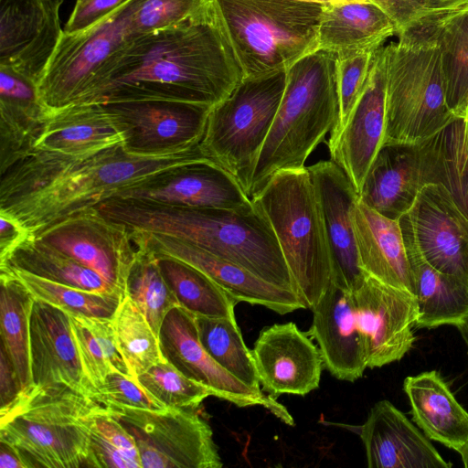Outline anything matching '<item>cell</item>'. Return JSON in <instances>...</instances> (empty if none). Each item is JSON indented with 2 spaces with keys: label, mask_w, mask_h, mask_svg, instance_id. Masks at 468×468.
Instances as JSON below:
<instances>
[{
  "label": "cell",
  "mask_w": 468,
  "mask_h": 468,
  "mask_svg": "<svg viewBox=\"0 0 468 468\" xmlns=\"http://www.w3.org/2000/svg\"><path fill=\"white\" fill-rule=\"evenodd\" d=\"M64 0H0V66L38 83L64 30Z\"/></svg>",
  "instance_id": "obj_16"
},
{
  "label": "cell",
  "mask_w": 468,
  "mask_h": 468,
  "mask_svg": "<svg viewBox=\"0 0 468 468\" xmlns=\"http://www.w3.org/2000/svg\"><path fill=\"white\" fill-rule=\"evenodd\" d=\"M423 18L435 31L441 50L445 100L454 116L468 109V7L452 12H428Z\"/></svg>",
  "instance_id": "obj_34"
},
{
  "label": "cell",
  "mask_w": 468,
  "mask_h": 468,
  "mask_svg": "<svg viewBox=\"0 0 468 468\" xmlns=\"http://www.w3.org/2000/svg\"><path fill=\"white\" fill-rule=\"evenodd\" d=\"M428 12H451L468 7V0H424Z\"/></svg>",
  "instance_id": "obj_54"
},
{
  "label": "cell",
  "mask_w": 468,
  "mask_h": 468,
  "mask_svg": "<svg viewBox=\"0 0 468 468\" xmlns=\"http://www.w3.org/2000/svg\"><path fill=\"white\" fill-rule=\"evenodd\" d=\"M205 158L200 146L164 156L131 154L122 144L85 156L34 150L0 175V212L35 236L121 191Z\"/></svg>",
  "instance_id": "obj_2"
},
{
  "label": "cell",
  "mask_w": 468,
  "mask_h": 468,
  "mask_svg": "<svg viewBox=\"0 0 468 468\" xmlns=\"http://www.w3.org/2000/svg\"><path fill=\"white\" fill-rule=\"evenodd\" d=\"M139 384L159 403L169 409L196 410L214 392L162 359L136 378Z\"/></svg>",
  "instance_id": "obj_43"
},
{
  "label": "cell",
  "mask_w": 468,
  "mask_h": 468,
  "mask_svg": "<svg viewBox=\"0 0 468 468\" xmlns=\"http://www.w3.org/2000/svg\"><path fill=\"white\" fill-rule=\"evenodd\" d=\"M211 0H138L130 18L133 38L176 26L204 9Z\"/></svg>",
  "instance_id": "obj_44"
},
{
  "label": "cell",
  "mask_w": 468,
  "mask_h": 468,
  "mask_svg": "<svg viewBox=\"0 0 468 468\" xmlns=\"http://www.w3.org/2000/svg\"><path fill=\"white\" fill-rule=\"evenodd\" d=\"M271 224L305 308L313 309L332 278L327 237L307 167L274 174L251 197Z\"/></svg>",
  "instance_id": "obj_7"
},
{
  "label": "cell",
  "mask_w": 468,
  "mask_h": 468,
  "mask_svg": "<svg viewBox=\"0 0 468 468\" xmlns=\"http://www.w3.org/2000/svg\"><path fill=\"white\" fill-rule=\"evenodd\" d=\"M33 237L96 271L125 295L128 275L137 256L126 225L91 207L64 218Z\"/></svg>",
  "instance_id": "obj_13"
},
{
  "label": "cell",
  "mask_w": 468,
  "mask_h": 468,
  "mask_svg": "<svg viewBox=\"0 0 468 468\" xmlns=\"http://www.w3.org/2000/svg\"><path fill=\"white\" fill-rule=\"evenodd\" d=\"M130 230L138 249L154 256L174 258L198 269L238 303L261 305L279 314L305 309L294 292L271 284L244 268L197 246L160 233Z\"/></svg>",
  "instance_id": "obj_17"
},
{
  "label": "cell",
  "mask_w": 468,
  "mask_h": 468,
  "mask_svg": "<svg viewBox=\"0 0 468 468\" xmlns=\"http://www.w3.org/2000/svg\"><path fill=\"white\" fill-rule=\"evenodd\" d=\"M403 390L413 421L429 439L456 452L468 441V411L438 371L407 377Z\"/></svg>",
  "instance_id": "obj_31"
},
{
  "label": "cell",
  "mask_w": 468,
  "mask_h": 468,
  "mask_svg": "<svg viewBox=\"0 0 468 468\" xmlns=\"http://www.w3.org/2000/svg\"><path fill=\"white\" fill-rule=\"evenodd\" d=\"M30 237L31 234L17 219L0 212V262L6 261Z\"/></svg>",
  "instance_id": "obj_51"
},
{
  "label": "cell",
  "mask_w": 468,
  "mask_h": 468,
  "mask_svg": "<svg viewBox=\"0 0 468 468\" xmlns=\"http://www.w3.org/2000/svg\"><path fill=\"white\" fill-rule=\"evenodd\" d=\"M376 50L350 51L337 54L336 83L339 113L336 124L331 131L330 135L335 134L343 128L358 101L367 82Z\"/></svg>",
  "instance_id": "obj_45"
},
{
  "label": "cell",
  "mask_w": 468,
  "mask_h": 468,
  "mask_svg": "<svg viewBox=\"0 0 468 468\" xmlns=\"http://www.w3.org/2000/svg\"><path fill=\"white\" fill-rule=\"evenodd\" d=\"M369 468H450L429 438L390 401H378L356 427Z\"/></svg>",
  "instance_id": "obj_24"
},
{
  "label": "cell",
  "mask_w": 468,
  "mask_h": 468,
  "mask_svg": "<svg viewBox=\"0 0 468 468\" xmlns=\"http://www.w3.org/2000/svg\"><path fill=\"white\" fill-rule=\"evenodd\" d=\"M97 208L132 229L189 242L297 295L274 231L253 202L239 209H227L112 197Z\"/></svg>",
  "instance_id": "obj_3"
},
{
  "label": "cell",
  "mask_w": 468,
  "mask_h": 468,
  "mask_svg": "<svg viewBox=\"0 0 468 468\" xmlns=\"http://www.w3.org/2000/svg\"><path fill=\"white\" fill-rule=\"evenodd\" d=\"M87 1H89V0H76V5H81V4L86 3Z\"/></svg>",
  "instance_id": "obj_58"
},
{
  "label": "cell",
  "mask_w": 468,
  "mask_h": 468,
  "mask_svg": "<svg viewBox=\"0 0 468 468\" xmlns=\"http://www.w3.org/2000/svg\"><path fill=\"white\" fill-rule=\"evenodd\" d=\"M418 147L425 185L444 186L468 218V125L465 116H455Z\"/></svg>",
  "instance_id": "obj_33"
},
{
  "label": "cell",
  "mask_w": 468,
  "mask_h": 468,
  "mask_svg": "<svg viewBox=\"0 0 468 468\" xmlns=\"http://www.w3.org/2000/svg\"><path fill=\"white\" fill-rule=\"evenodd\" d=\"M352 294L367 367L400 360L416 339V297L367 275Z\"/></svg>",
  "instance_id": "obj_15"
},
{
  "label": "cell",
  "mask_w": 468,
  "mask_h": 468,
  "mask_svg": "<svg viewBox=\"0 0 468 468\" xmlns=\"http://www.w3.org/2000/svg\"><path fill=\"white\" fill-rule=\"evenodd\" d=\"M114 197L190 207L239 209L252 200L238 181L209 158L180 166Z\"/></svg>",
  "instance_id": "obj_23"
},
{
  "label": "cell",
  "mask_w": 468,
  "mask_h": 468,
  "mask_svg": "<svg viewBox=\"0 0 468 468\" xmlns=\"http://www.w3.org/2000/svg\"><path fill=\"white\" fill-rule=\"evenodd\" d=\"M158 339L164 359L188 378L210 388L216 398L238 407H263L283 423L294 425L286 407L262 390L249 388L209 356L199 342L195 316L189 311L180 305L170 310Z\"/></svg>",
  "instance_id": "obj_14"
},
{
  "label": "cell",
  "mask_w": 468,
  "mask_h": 468,
  "mask_svg": "<svg viewBox=\"0 0 468 468\" xmlns=\"http://www.w3.org/2000/svg\"><path fill=\"white\" fill-rule=\"evenodd\" d=\"M194 316L199 342L209 356L249 388L262 390L252 351L246 346L236 318Z\"/></svg>",
  "instance_id": "obj_38"
},
{
  "label": "cell",
  "mask_w": 468,
  "mask_h": 468,
  "mask_svg": "<svg viewBox=\"0 0 468 468\" xmlns=\"http://www.w3.org/2000/svg\"><path fill=\"white\" fill-rule=\"evenodd\" d=\"M0 271L1 347L11 359L24 391L33 386L30 374L29 325L35 298L9 270L0 269Z\"/></svg>",
  "instance_id": "obj_36"
},
{
  "label": "cell",
  "mask_w": 468,
  "mask_h": 468,
  "mask_svg": "<svg viewBox=\"0 0 468 468\" xmlns=\"http://www.w3.org/2000/svg\"><path fill=\"white\" fill-rule=\"evenodd\" d=\"M386 127L385 46L373 55L363 91L346 124L328 140L331 160L359 194L367 174L383 145Z\"/></svg>",
  "instance_id": "obj_19"
},
{
  "label": "cell",
  "mask_w": 468,
  "mask_h": 468,
  "mask_svg": "<svg viewBox=\"0 0 468 468\" xmlns=\"http://www.w3.org/2000/svg\"><path fill=\"white\" fill-rule=\"evenodd\" d=\"M98 404L65 385H33L0 412V439L27 468H96L87 417Z\"/></svg>",
  "instance_id": "obj_5"
},
{
  "label": "cell",
  "mask_w": 468,
  "mask_h": 468,
  "mask_svg": "<svg viewBox=\"0 0 468 468\" xmlns=\"http://www.w3.org/2000/svg\"><path fill=\"white\" fill-rule=\"evenodd\" d=\"M350 216L358 263L363 272L415 296V277L399 219L381 215L359 197Z\"/></svg>",
  "instance_id": "obj_25"
},
{
  "label": "cell",
  "mask_w": 468,
  "mask_h": 468,
  "mask_svg": "<svg viewBox=\"0 0 468 468\" xmlns=\"http://www.w3.org/2000/svg\"><path fill=\"white\" fill-rule=\"evenodd\" d=\"M0 269L9 270L35 299L58 307L72 315L112 318L122 299L116 294L79 289L11 267H0Z\"/></svg>",
  "instance_id": "obj_41"
},
{
  "label": "cell",
  "mask_w": 468,
  "mask_h": 468,
  "mask_svg": "<svg viewBox=\"0 0 468 468\" xmlns=\"http://www.w3.org/2000/svg\"><path fill=\"white\" fill-rule=\"evenodd\" d=\"M302 1H308V2H311L310 0H302Z\"/></svg>",
  "instance_id": "obj_60"
},
{
  "label": "cell",
  "mask_w": 468,
  "mask_h": 468,
  "mask_svg": "<svg viewBox=\"0 0 468 468\" xmlns=\"http://www.w3.org/2000/svg\"><path fill=\"white\" fill-rule=\"evenodd\" d=\"M0 468H27L19 452L0 439Z\"/></svg>",
  "instance_id": "obj_53"
},
{
  "label": "cell",
  "mask_w": 468,
  "mask_h": 468,
  "mask_svg": "<svg viewBox=\"0 0 468 468\" xmlns=\"http://www.w3.org/2000/svg\"><path fill=\"white\" fill-rule=\"evenodd\" d=\"M424 186L418 144H388L378 153L358 197L381 215L399 219Z\"/></svg>",
  "instance_id": "obj_28"
},
{
  "label": "cell",
  "mask_w": 468,
  "mask_h": 468,
  "mask_svg": "<svg viewBox=\"0 0 468 468\" xmlns=\"http://www.w3.org/2000/svg\"><path fill=\"white\" fill-rule=\"evenodd\" d=\"M251 351L261 386L270 394L304 396L319 388L321 353L294 323L263 328Z\"/></svg>",
  "instance_id": "obj_20"
},
{
  "label": "cell",
  "mask_w": 468,
  "mask_h": 468,
  "mask_svg": "<svg viewBox=\"0 0 468 468\" xmlns=\"http://www.w3.org/2000/svg\"><path fill=\"white\" fill-rule=\"evenodd\" d=\"M123 135L124 150L139 156L181 154L199 146L212 106L165 100L102 103Z\"/></svg>",
  "instance_id": "obj_12"
},
{
  "label": "cell",
  "mask_w": 468,
  "mask_h": 468,
  "mask_svg": "<svg viewBox=\"0 0 468 468\" xmlns=\"http://www.w3.org/2000/svg\"><path fill=\"white\" fill-rule=\"evenodd\" d=\"M48 112L37 84L24 75L0 72V175L34 151Z\"/></svg>",
  "instance_id": "obj_29"
},
{
  "label": "cell",
  "mask_w": 468,
  "mask_h": 468,
  "mask_svg": "<svg viewBox=\"0 0 468 468\" xmlns=\"http://www.w3.org/2000/svg\"><path fill=\"white\" fill-rule=\"evenodd\" d=\"M118 348L133 378L162 360L159 339L147 319L125 295L112 318Z\"/></svg>",
  "instance_id": "obj_40"
},
{
  "label": "cell",
  "mask_w": 468,
  "mask_h": 468,
  "mask_svg": "<svg viewBox=\"0 0 468 468\" xmlns=\"http://www.w3.org/2000/svg\"><path fill=\"white\" fill-rule=\"evenodd\" d=\"M133 437L142 468H221L209 424L191 409L105 407Z\"/></svg>",
  "instance_id": "obj_11"
},
{
  "label": "cell",
  "mask_w": 468,
  "mask_h": 468,
  "mask_svg": "<svg viewBox=\"0 0 468 468\" xmlns=\"http://www.w3.org/2000/svg\"><path fill=\"white\" fill-rule=\"evenodd\" d=\"M69 319L83 371L96 388L113 370L132 377L118 348L112 318L69 314Z\"/></svg>",
  "instance_id": "obj_39"
},
{
  "label": "cell",
  "mask_w": 468,
  "mask_h": 468,
  "mask_svg": "<svg viewBox=\"0 0 468 468\" xmlns=\"http://www.w3.org/2000/svg\"><path fill=\"white\" fill-rule=\"evenodd\" d=\"M14 365L5 351L0 349V412L7 410L22 393Z\"/></svg>",
  "instance_id": "obj_52"
},
{
  "label": "cell",
  "mask_w": 468,
  "mask_h": 468,
  "mask_svg": "<svg viewBox=\"0 0 468 468\" xmlns=\"http://www.w3.org/2000/svg\"><path fill=\"white\" fill-rule=\"evenodd\" d=\"M129 0H89L75 5L63 30L66 34L84 31L115 12Z\"/></svg>",
  "instance_id": "obj_48"
},
{
  "label": "cell",
  "mask_w": 468,
  "mask_h": 468,
  "mask_svg": "<svg viewBox=\"0 0 468 468\" xmlns=\"http://www.w3.org/2000/svg\"><path fill=\"white\" fill-rule=\"evenodd\" d=\"M399 219L433 268L468 283V218L444 186H424Z\"/></svg>",
  "instance_id": "obj_18"
},
{
  "label": "cell",
  "mask_w": 468,
  "mask_h": 468,
  "mask_svg": "<svg viewBox=\"0 0 468 468\" xmlns=\"http://www.w3.org/2000/svg\"><path fill=\"white\" fill-rule=\"evenodd\" d=\"M308 335L318 344L324 366L339 380L355 382L367 368L353 294L330 283L311 309Z\"/></svg>",
  "instance_id": "obj_26"
},
{
  "label": "cell",
  "mask_w": 468,
  "mask_h": 468,
  "mask_svg": "<svg viewBox=\"0 0 468 468\" xmlns=\"http://www.w3.org/2000/svg\"><path fill=\"white\" fill-rule=\"evenodd\" d=\"M123 144V135L102 103H81L48 114L34 150L69 156L91 155Z\"/></svg>",
  "instance_id": "obj_27"
},
{
  "label": "cell",
  "mask_w": 468,
  "mask_h": 468,
  "mask_svg": "<svg viewBox=\"0 0 468 468\" xmlns=\"http://www.w3.org/2000/svg\"><path fill=\"white\" fill-rule=\"evenodd\" d=\"M0 267L22 270L79 289L125 296L96 271L33 236L24 241L6 261L0 262Z\"/></svg>",
  "instance_id": "obj_35"
},
{
  "label": "cell",
  "mask_w": 468,
  "mask_h": 468,
  "mask_svg": "<svg viewBox=\"0 0 468 468\" xmlns=\"http://www.w3.org/2000/svg\"><path fill=\"white\" fill-rule=\"evenodd\" d=\"M327 237L335 286L353 292L366 274L361 270L350 211L358 193L346 173L331 159L307 166Z\"/></svg>",
  "instance_id": "obj_21"
},
{
  "label": "cell",
  "mask_w": 468,
  "mask_h": 468,
  "mask_svg": "<svg viewBox=\"0 0 468 468\" xmlns=\"http://www.w3.org/2000/svg\"><path fill=\"white\" fill-rule=\"evenodd\" d=\"M464 467L468 468V441L458 451Z\"/></svg>",
  "instance_id": "obj_56"
},
{
  "label": "cell",
  "mask_w": 468,
  "mask_h": 468,
  "mask_svg": "<svg viewBox=\"0 0 468 468\" xmlns=\"http://www.w3.org/2000/svg\"><path fill=\"white\" fill-rule=\"evenodd\" d=\"M155 257L181 307L197 315L236 318L234 307L238 302L207 275L179 260Z\"/></svg>",
  "instance_id": "obj_37"
},
{
  "label": "cell",
  "mask_w": 468,
  "mask_h": 468,
  "mask_svg": "<svg viewBox=\"0 0 468 468\" xmlns=\"http://www.w3.org/2000/svg\"><path fill=\"white\" fill-rule=\"evenodd\" d=\"M399 221L415 277V328L460 327L468 319V283L433 268L422 256L407 225Z\"/></svg>",
  "instance_id": "obj_32"
},
{
  "label": "cell",
  "mask_w": 468,
  "mask_h": 468,
  "mask_svg": "<svg viewBox=\"0 0 468 468\" xmlns=\"http://www.w3.org/2000/svg\"><path fill=\"white\" fill-rule=\"evenodd\" d=\"M87 422L90 429L98 432L124 454L141 463L133 437L108 409L98 404L88 415Z\"/></svg>",
  "instance_id": "obj_47"
},
{
  "label": "cell",
  "mask_w": 468,
  "mask_h": 468,
  "mask_svg": "<svg viewBox=\"0 0 468 468\" xmlns=\"http://www.w3.org/2000/svg\"><path fill=\"white\" fill-rule=\"evenodd\" d=\"M244 78L287 70L318 50L324 5L302 0H213Z\"/></svg>",
  "instance_id": "obj_8"
},
{
  "label": "cell",
  "mask_w": 468,
  "mask_h": 468,
  "mask_svg": "<svg viewBox=\"0 0 468 468\" xmlns=\"http://www.w3.org/2000/svg\"><path fill=\"white\" fill-rule=\"evenodd\" d=\"M90 432L96 468H142L140 463L124 454L98 432L91 429Z\"/></svg>",
  "instance_id": "obj_49"
},
{
  "label": "cell",
  "mask_w": 468,
  "mask_h": 468,
  "mask_svg": "<svg viewBox=\"0 0 468 468\" xmlns=\"http://www.w3.org/2000/svg\"><path fill=\"white\" fill-rule=\"evenodd\" d=\"M398 38V42L385 46L383 145H415L433 135L455 116L445 100L441 50L434 29L409 26Z\"/></svg>",
  "instance_id": "obj_6"
},
{
  "label": "cell",
  "mask_w": 468,
  "mask_h": 468,
  "mask_svg": "<svg viewBox=\"0 0 468 468\" xmlns=\"http://www.w3.org/2000/svg\"><path fill=\"white\" fill-rule=\"evenodd\" d=\"M311 2L318 3L321 5L337 4L349 0H310Z\"/></svg>",
  "instance_id": "obj_57"
},
{
  "label": "cell",
  "mask_w": 468,
  "mask_h": 468,
  "mask_svg": "<svg viewBox=\"0 0 468 468\" xmlns=\"http://www.w3.org/2000/svg\"><path fill=\"white\" fill-rule=\"evenodd\" d=\"M398 33L393 19L370 0L324 5L318 27V49L336 55L374 51Z\"/></svg>",
  "instance_id": "obj_30"
},
{
  "label": "cell",
  "mask_w": 468,
  "mask_h": 468,
  "mask_svg": "<svg viewBox=\"0 0 468 468\" xmlns=\"http://www.w3.org/2000/svg\"><path fill=\"white\" fill-rule=\"evenodd\" d=\"M465 118H466L467 125H468V109H467V112H466V114H465Z\"/></svg>",
  "instance_id": "obj_59"
},
{
  "label": "cell",
  "mask_w": 468,
  "mask_h": 468,
  "mask_svg": "<svg viewBox=\"0 0 468 468\" xmlns=\"http://www.w3.org/2000/svg\"><path fill=\"white\" fill-rule=\"evenodd\" d=\"M125 295L144 314L157 336L168 312L179 305L160 271L157 258L138 248L126 282Z\"/></svg>",
  "instance_id": "obj_42"
},
{
  "label": "cell",
  "mask_w": 468,
  "mask_h": 468,
  "mask_svg": "<svg viewBox=\"0 0 468 468\" xmlns=\"http://www.w3.org/2000/svg\"><path fill=\"white\" fill-rule=\"evenodd\" d=\"M370 1L378 5L393 19L399 29L398 35L428 12L424 0Z\"/></svg>",
  "instance_id": "obj_50"
},
{
  "label": "cell",
  "mask_w": 468,
  "mask_h": 468,
  "mask_svg": "<svg viewBox=\"0 0 468 468\" xmlns=\"http://www.w3.org/2000/svg\"><path fill=\"white\" fill-rule=\"evenodd\" d=\"M287 70L244 78L212 107L199 144L205 156L221 165L250 197L256 165L270 133Z\"/></svg>",
  "instance_id": "obj_9"
},
{
  "label": "cell",
  "mask_w": 468,
  "mask_h": 468,
  "mask_svg": "<svg viewBox=\"0 0 468 468\" xmlns=\"http://www.w3.org/2000/svg\"><path fill=\"white\" fill-rule=\"evenodd\" d=\"M336 62V54L318 49L287 69L284 92L253 174L250 198L274 174L304 168L335 126Z\"/></svg>",
  "instance_id": "obj_4"
},
{
  "label": "cell",
  "mask_w": 468,
  "mask_h": 468,
  "mask_svg": "<svg viewBox=\"0 0 468 468\" xmlns=\"http://www.w3.org/2000/svg\"><path fill=\"white\" fill-rule=\"evenodd\" d=\"M460 332V335L462 336V338L463 339L467 348H468V319L466 320V322L461 325L460 327L457 328Z\"/></svg>",
  "instance_id": "obj_55"
},
{
  "label": "cell",
  "mask_w": 468,
  "mask_h": 468,
  "mask_svg": "<svg viewBox=\"0 0 468 468\" xmlns=\"http://www.w3.org/2000/svg\"><path fill=\"white\" fill-rule=\"evenodd\" d=\"M138 0L93 27L63 36L37 87L48 113L79 103L98 84L108 65L133 39L130 18Z\"/></svg>",
  "instance_id": "obj_10"
},
{
  "label": "cell",
  "mask_w": 468,
  "mask_h": 468,
  "mask_svg": "<svg viewBox=\"0 0 468 468\" xmlns=\"http://www.w3.org/2000/svg\"><path fill=\"white\" fill-rule=\"evenodd\" d=\"M29 358L34 386L65 385L95 401L97 388L83 371L69 314L38 299L30 314Z\"/></svg>",
  "instance_id": "obj_22"
},
{
  "label": "cell",
  "mask_w": 468,
  "mask_h": 468,
  "mask_svg": "<svg viewBox=\"0 0 468 468\" xmlns=\"http://www.w3.org/2000/svg\"><path fill=\"white\" fill-rule=\"evenodd\" d=\"M243 79L211 0L176 26L133 38L77 104L165 100L213 107Z\"/></svg>",
  "instance_id": "obj_1"
},
{
  "label": "cell",
  "mask_w": 468,
  "mask_h": 468,
  "mask_svg": "<svg viewBox=\"0 0 468 468\" xmlns=\"http://www.w3.org/2000/svg\"><path fill=\"white\" fill-rule=\"evenodd\" d=\"M95 401L103 407H125L150 410L167 409L154 399L137 381L112 371L97 388Z\"/></svg>",
  "instance_id": "obj_46"
}]
</instances>
